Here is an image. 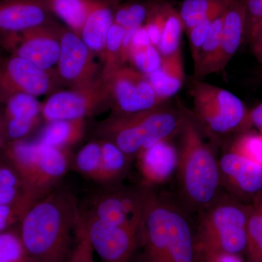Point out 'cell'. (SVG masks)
Segmentation results:
<instances>
[{"label": "cell", "instance_id": "cell-1", "mask_svg": "<svg viewBox=\"0 0 262 262\" xmlns=\"http://www.w3.org/2000/svg\"><path fill=\"white\" fill-rule=\"evenodd\" d=\"M82 223L73 193L57 187L27 211L18 225L30 262H68Z\"/></svg>", "mask_w": 262, "mask_h": 262}, {"label": "cell", "instance_id": "cell-2", "mask_svg": "<svg viewBox=\"0 0 262 262\" xmlns=\"http://www.w3.org/2000/svg\"><path fill=\"white\" fill-rule=\"evenodd\" d=\"M189 210L153 190L133 262H203L196 225Z\"/></svg>", "mask_w": 262, "mask_h": 262}, {"label": "cell", "instance_id": "cell-3", "mask_svg": "<svg viewBox=\"0 0 262 262\" xmlns=\"http://www.w3.org/2000/svg\"><path fill=\"white\" fill-rule=\"evenodd\" d=\"M207 133L184 108L182 125L173 138L177 139V175L183 205L196 213L213 203L222 190L219 158L206 141Z\"/></svg>", "mask_w": 262, "mask_h": 262}, {"label": "cell", "instance_id": "cell-4", "mask_svg": "<svg viewBox=\"0 0 262 262\" xmlns=\"http://www.w3.org/2000/svg\"><path fill=\"white\" fill-rule=\"evenodd\" d=\"M184 108H173L167 102L158 107L129 115L113 114L98 124V139L113 142L134 160L141 150L158 141L171 140L177 135Z\"/></svg>", "mask_w": 262, "mask_h": 262}, {"label": "cell", "instance_id": "cell-5", "mask_svg": "<svg viewBox=\"0 0 262 262\" xmlns=\"http://www.w3.org/2000/svg\"><path fill=\"white\" fill-rule=\"evenodd\" d=\"M16 169L22 193L31 208L58 187L70 168V150L26 139L7 142L0 149Z\"/></svg>", "mask_w": 262, "mask_h": 262}, {"label": "cell", "instance_id": "cell-6", "mask_svg": "<svg viewBox=\"0 0 262 262\" xmlns=\"http://www.w3.org/2000/svg\"><path fill=\"white\" fill-rule=\"evenodd\" d=\"M250 213L251 205L221 191L213 203L198 213L200 247L245 254Z\"/></svg>", "mask_w": 262, "mask_h": 262}, {"label": "cell", "instance_id": "cell-7", "mask_svg": "<svg viewBox=\"0 0 262 262\" xmlns=\"http://www.w3.org/2000/svg\"><path fill=\"white\" fill-rule=\"evenodd\" d=\"M190 94L193 115L215 139L238 133L247 115L241 98L219 86L194 80Z\"/></svg>", "mask_w": 262, "mask_h": 262}, {"label": "cell", "instance_id": "cell-8", "mask_svg": "<svg viewBox=\"0 0 262 262\" xmlns=\"http://www.w3.org/2000/svg\"><path fill=\"white\" fill-rule=\"evenodd\" d=\"M152 187L142 184L103 186L89 196L84 213L117 225L142 228Z\"/></svg>", "mask_w": 262, "mask_h": 262}, {"label": "cell", "instance_id": "cell-9", "mask_svg": "<svg viewBox=\"0 0 262 262\" xmlns=\"http://www.w3.org/2000/svg\"><path fill=\"white\" fill-rule=\"evenodd\" d=\"M110 108L107 84L101 78L81 89L58 91L41 103L46 122L86 119Z\"/></svg>", "mask_w": 262, "mask_h": 262}, {"label": "cell", "instance_id": "cell-10", "mask_svg": "<svg viewBox=\"0 0 262 262\" xmlns=\"http://www.w3.org/2000/svg\"><path fill=\"white\" fill-rule=\"evenodd\" d=\"M82 215L91 246L101 262L134 261L142 241L143 227L115 225L82 210Z\"/></svg>", "mask_w": 262, "mask_h": 262}, {"label": "cell", "instance_id": "cell-11", "mask_svg": "<svg viewBox=\"0 0 262 262\" xmlns=\"http://www.w3.org/2000/svg\"><path fill=\"white\" fill-rule=\"evenodd\" d=\"M56 74L46 72L12 53L0 54V104L19 94L38 97L56 92Z\"/></svg>", "mask_w": 262, "mask_h": 262}, {"label": "cell", "instance_id": "cell-12", "mask_svg": "<svg viewBox=\"0 0 262 262\" xmlns=\"http://www.w3.org/2000/svg\"><path fill=\"white\" fill-rule=\"evenodd\" d=\"M106 83L113 114L141 113L167 102L158 97L146 76L130 66L119 69Z\"/></svg>", "mask_w": 262, "mask_h": 262}, {"label": "cell", "instance_id": "cell-13", "mask_svg": "<svg viewBox=\"0 0 262 262\" xmlns=\"http://www.w3.org/2000/svg\"><path fill=\"white\" fill-rule=\"evenodd\" d=\"M61 52L56 74L61 84L70 89H81L101 78V70L80 35L62 26Z\"/></svg>", "mask_w": 262, "mask_h": 262}, {"label": "cell", "instance_id": "cell-14", "mask_svg": "<svg viewBox=\"0 0 262 262\" xmlns=\"http://www.w3.org/2000/svg\"><path fill=\"white\" fill-rule=\"evenodd\" d=\"M61 29L62 26L53 20L26 31L13 39L6 52L27 60L40 70L56 74Z\"/></svg>", "mask_w": 262, "mask_h": 262}, {"label": "cell", "instance_id": "cell-15", "mask_svg": "<svg viewBox=\"0 0 262 262\" xmlns=\"http://www.w3.org/2000/svg\"><path fill=\"white\" fill-rule=\"evenodd\" d=\"M222 189L251 205L262 193V166L229 151L219 158Z\"/></svg>", "mask_w": 262, "mask_h": 262}, {"label": "cell", "instance_id": "cell-16", "mask_svg": "<svg viewBox=\"0 0 262 262\" xmlns=\"http://www.w3.org/2000/svg\"><path fill=\"white\" fill-rule=\"evenodd\" d=\"M44 0H0V50L26 31L53 21Z\"/></svg>", "mask_w": 262, "mask_h": 262}, {"label": "cell", "instance_id": "cell-17", "mask_svg": "<svg viewBox=\"0 0 262 262\" xmlns=\"http://www.w3.org/2000/svg\"><path fill=\"white\" fill-rule=\"evenodd\" d=\"M3 106L6 143L25 139L42 117L41 103L32 95H15Z\"/></svg>", "mask_w": 262, "mask_h": 262}, {"label": "cell", "instance_id": "cell-18", "mask_svg": "<svg viewBox=\"0 0 262 262\" xmlns=\"http://www.w3.org/2000/svg\"><path fill=\"white\" fill-rule=\"evenodd\" d=\"M143 184L149 187L164 184L177 172L178 155L171 140H163L141 150L136 155Z\"/></svg>", "mask_w": 262, "mask_h": 262}, {"label": "cell", "instance_id": "cell-19", "mask_svg": "<svg viewBox=\"0 0 262 262\" xmlns=\"http://www.w3.org/2000/svg\"><path fill=\"white\" fill-rule=\"evenodd\" d=\"M246 23L245 0H229L224 11L220 49L211 74L225 70L244 40Z\"/></svg>", "mask_w": 262, "mask_h": 262}, {"label": "cell", "instance_id": "cell-20", "mask_svg": "<svg viewBox=\"0 0 262 262\" xmlns=\"http://www.w3.org/2000/svg\"><path fill=\"white\" fill-rule=\"evenodd\" d=\"M120 3V0H96L80 33L86 46L101 59L108 32L115 22V10Z\"/></svg>", "mask_w": 262, "mask_h": 262}, {"label": "cell", "instance_id": "cell-21", "mask_svg": "<svg viewBox=\"0 0 262 262\" xmlns=\"http://www.w3.org/2000/svg\"><path fill=\"white\" fill-rule=\"evenodd\" d=\"M146 77L163 101H168L169 98L178 94L185 81L182 49L163 57L159 68Z\"/></svg>", "mask_w": 262, "mask_h": 262}, {"label": "cell", "instance_id": "cell-22", "mask_svg": "<svg viewBox=\"0 0 262 262\" xmlns=\"http://www.w3.org/2000/svg\"><path fill=\"white\" fill-rule=\"evenodd\" d=\"M86 119L47 122L37 141L44 145L70 150L80 142L86 130Z\"/></svg>", "mask_w": 262, "mask_h": 262}, {"label": "cell", "instance_id": "cell-23", "mask_svg": "<svg viewBox=\"0 0 262 262\" xmlns=\"http://www.w3.org/2000/svg\"><path fill=\"white\" fill-rule=\"evenodd\" d=\"M98 139L101 141V163L96 182L102 186L121 184L134 160L111 141Z\"/></svg>", "mask_w": 262, "mask_h": 262}, {"label": "cell", "instance_id": "cell-24", "mask_svg": "<svg viewBox=\"0 0 262 262\" xmlns=\"http://www.w3.org/2000/svg\"><path fill=\"white\" fill-rule=\"evenodd\" d=\"M53 15L61 19L67 28L80 35L96 0H44Z\"/></svg>", "mask_w": 262, "mask_h": 262}, {"label": "cell", "instance_id": "cell-25", "mask_svg": "<svg viewBox=\"0 0 262 262\" xmlns=\"http://www.w3.org/2000/svg\"><path fill=\"white\" fill-rule=\"evenodd\" d=\"M160 0H130L120 3L115 10V23L125 29L134 30L142 27Z\"/></svg>", "mask_w": 262, "mask_h": 262}, {"label": "cell", "instance_id": "cell-26", "mask_svg": "<svg viewBox=\"0 0 262 262\" xmlns=\"http://www.w3.org/2000/svg\"><path fill=\"white\" fill-rule=\"evenodd\" d=\"M184 24L178 10L166 2L164 8L163 27L158 48L162 57L170 56L182 49Z\"/></svg>", "mask_w": 262, "mask_h": 262}, {"label": "cell", "instance_id": "cell-27", "mask_svg": "<svg viewBox=\"0 0 262 262\" xmlns=\"http://www.w3.org/2000/svg\"><path fill=\"white\" fill-rule=\"evenodd\" d=\"M125 29L114 22L107 38L102 58L103 67L101 71V79L106 82L119 69L126 66L123 59V39Z\"/></svg>", "mask_w": 262, "mask_h": 262}, {"label": "cell", "instance_id": "cell-28", "mask_svg": "<svg viewBox=\"0 0 262 262\" xmlns=\"http://www.w3.org/2000/svg\"><path fill=\"white\" fill-rule=\"evenodd\" d=\"M245 255L246 262H262V193L251 204Z\"/></svg>", "mask_w": 262, "mask_h": 262}, {"label": "cell", "instance_id": "cell-29", "mask_svg": "<svg viewBox=\"0 0 262 262\" xmlns=\"http://www.w3.org/2000/svg\"><path fill=\"white\" fill-rule=\"evenodd\" d=\"M229 2V0H184L178 12L184 31L189 32L208 15L225 8Z\"/></svg>", "mask_w": 262, "mask_h": 262}, {"label": "cell", "instance_id": "cell-30", "mask_svg": "<svg viewBox=\"0 0 262 262\" xmlns=\"http://www.w3.org/2000/svg\"><path fill=\"white\" fill-rule=\"evenodd\" d=\"M101 163V141H91L81 148L74 159L75 170L93 182H97Z\"/></svg>", "mask_w": 262, "mask_h": 262}, {"label": "cell", "instance_id": "cell-31", "mask_svg": "<svg viewBox=\"0 0 262 262\" xmlns=\"http://www.w3.org/2000/svg\"><path fill=\"white\" fill-rule=\"evenodd\" d=\"M0 262H30L20 239L18 225L0 233Z\"/></svg>", "mask_w": 262, "mask_h": 262}, {"label": "cell", "instance_id": "cell-32", "mask_svg": "<svg viewBox=\"0 0 262 262\" xmlns=\"http://www.w3.org/2000/svg\"><path fill=\"white\" fill-rule=\"evenodd\" d=\"M229 151L262 166V136L251 130L238 133Z\"/></svg>", "mask_w": 262, "mask_h": 262}, {"label": "cell", "instance_id": "cell-33", "mask_svg": "<svg viewBox=\"0 0 262 262\" xmlns=\"http://www.w3.org/2000/svg\"><path fill=\"white\" fill-rule=\"evenodd\" d=\"M162 57L158 48L152 45L144 47L131 48L129 51L130 67L145 76L150 75L159 68Z\"/></svg>", "mask_w": 262, "mask_h": 262}, {"label": "cell", "instance_id": "cell-34", "mask_svg": "<svg viewBox=\"0 0 262 262\" xmlns=\"http://www.w3.org/2000/svg\"><path fill=\"white\" fill-rule=\"evenodd\" d=\"M29 209L23 194L13 203L0 205V233L18 225Z\"/></svg>", "mask_w": 262, "mask_h": 262}, {"label": "cell", "instance_id": "cell-35", "mask_svg": "<svg viewBox=\"0 0 262 262\" xmlns=\"http://www.w3.org/2000/svg\"><path fill=\"white\" fill-rule=\"evenodd\" d=\"M227 6V5H226ZM225 6V7H226ZM217 10L214 13L208 15L206 18H203L201 21L194 26L191 29L189 32H187L188 37H189V44H190L191 52H192V57L193 60V64L195 65L199 58L200 52L203 46V43L206 40L210 28L213 20L217 15L221 11L224 10V8Z\"/></svg>", "mask_w": 262, "mask_h": 262}, {"label": "cell", "instance_id": "cell-36", "mask_svg": "<svg viewBox=\"0 0 262 262\" xmlns=\"http://www.w3.org/2000/svg\"><path fill=\"white\" fill-rule=\"evenodd\" d=\"M94 251L91 246L84 221L81 223L75 246L68 262H95Z\"/></svg>", "mask_w": 262, "mask_h": 262}, {"label": "cell", "instance_id": "cell-37", "mask_svg": "<svg viewBox=\"0 0 262 262\" xmlns=\"http://www.w3.org/2000/svg\"><path fill=\"white\" fill-rule=\"evenodd\" d=\"M246 23L244 40L250 41L262 24V0H245Z\"/></svg>", "mask_w": 262, "mask_h": 262}, {"label": "cell", "instance_id": "cell-38", "mask_svg": "<svg viewBox=\"0 0 262 262\" xmlns=\"http://www.w3.org/2000/svg\"><path fill=\"white\" fill-rule=\"evenodd\" d=\"M0 188L22 191V182L16 169L0 150Z\"/></svg>", "mask_w": 262, "mask_h": 262}, {"label": "cell", "instance_id": "cell-39", "mask_svg": "<svg viewBox=\"0 0 262 262\" xmlns=\"http://www.w3.org/2000/svg\"><path fill=\"white\" fill-rule=\"evenodd\" d=\"M203 262H246L241 255L201 248Z\"/></svg>", "mask_w": 262, "mask_h": 262}, {"label": "cell", "instance_id": "cell-40", "mask_svg": "<svg viewBox=\"0 0 262 262\" xmlns=\"http://www.w3.org/2000/svg\"><path fill=\"white\" fill-rule=\"evenodd\" d=\"M252 127H257L259 130L262 129V103L251 112H248L244 123L238 133L251 130Z\"/></svg>", "mask_w": 262, "mask_h": 262}, {"label": "cell", "instance_id": "cell-41", "mask_svg": "<svg viewBox=\"0 0 262 262\" xmlns=\"http://www.w3.org/2000/svg\"><path fill=\"white\" fill-rule=\"evenodd\" d=\"M249 42L253 56L262 63V24L256 29Z\"/></svg>", "mask_w": 262, "mask_h": 262}, {"label": "cell", "instance_id": "cell-42", "mask_svg": "<svg viewBox=\"0 0 262 262\" xmlns=\"http://www.w3.org/2000/svg\"><path fill=\"white\" fill-rule=\"evenodd\" d=\"M22 191L15 189L0 188V205L13 203L22 196Z\"/></svg>", "mask_w": 262, "mask_h": 262}, {"label": "cell", "instance_id": "cell-43", "mask_svg": "<svg viewBox=\"0 0 262 262\" xmlns=\"http://www.w3.org/2000/svg\"><path fill=\"white\" fill-rule=\"evenodd\" d=\"M0 106H2L0 104ZM6 144L5 140L4 122H3V110L0 107V149Z\"/></svg>", "mask_w": 262, "mask_h": 262}, {"label": "cell", "instance_id": "cell-44", "mask_svg": "<svg viewBox=\"0 0 262 262\" xmlns=\"http://www.w3.org/2000/svg\"><path fill=\"white\" fill-rule=\"evenodd\" d=\"M260 133H261V134H260V135H261L262 136V129H261V130H260Z\"/></svg>", "mask_w": 262, "mask_h": 262}]
</instances>
